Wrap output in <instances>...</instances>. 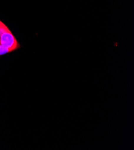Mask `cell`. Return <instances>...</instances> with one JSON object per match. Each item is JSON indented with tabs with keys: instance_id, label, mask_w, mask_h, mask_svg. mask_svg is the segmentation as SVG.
<instances>
[{
	"instance_id": "6da1fadb",
	"label": "cell",
	"mask_w": 134,
	"mask_h": 150,
	"mask_svg": "<svg viewBox=\"0 0 134 150\" xmlns=\"http://www.w3.org/2000/svg\"><path fill=\"white\" fill-rule=\"evenodd\" d=\"M0 44L13 51L19 47V44L10 29L7 28L0 34Z\"/></svg>"
},
{
	"instance_id": "3957f363",
	"label": "cell",
	"mask_w": 134,
	"mask_h": 150,
	"mask_svg": "<svg viewBox=\"0 0 134 150\" xmlns=\"http://www.w3.org/2000/svg\"><path fill=\"white\" fill-rule=\"evenodd\" d=\"M5 24L4 23H3L1 21H0V28H1L3 26H4Z\"/></svg>"
},
{
	"instance_id": "7a4b0ae2",
	"label": "cell",
	"mask_w": 134,
	"mask_h": 150,
	"mask_svg": "<svg viewBox=\"0 0 134 150\" xmlns=\"http://www.w3.org/2000/svg\"><path fill=\"white\" fill-rule=\"evenodd\" d=\"M10 52H11L10 49L6 48V47L2 46V45L0 44V55L6 54Z\"/></svg>"
}]
</instances>
